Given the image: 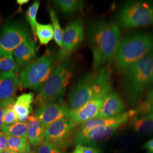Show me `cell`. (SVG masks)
Returning <instances> with one entry per match:
<instances>
[{
    "instance_id": "1",
    "label": "cell",
    "mask_w": 153,
    "mask_h": 153,
    "mask_svg": "<svg viewBox=\"0 0 153 153\" xmlns=\"http://www.w3.org/2000/svg\"><path fill=\"white\" fill-rule=\"evenodd\" d=\"M88 34L93 53V66L97 69L113 59L121 38L120 33L115 23L102 21L92 25Z\"/></svg>"
},
{
    "instance_id": "2",
    "label": "cell",
    "mask_w": 153,
    "mask_h": 153,
    "mask_svg": "<svg viewBox=\"0 0 153 153\" xmlns=\"http://www.w3.org/2000/svg\"><path fill=\"white\" fill-rule=\"evenodd\" d=\"M153 65V51L123 71L121 89L127 101L136 105L140 103L150 86Z\"/></svg>"
},
{
    "instance_id": "3",
    "label": "cell",
    "mask_w": 153,
    "mask_h": 153,
    "mask_svg": "<svg viewBox=\"0 0 153 153\" xmlns=\"http://www.w3.org/2000/svg\"><path fill=\"white\" fill-rule=\"evenodd\" d=\"M153 51V36L145 33H133L121 38L113 57L114 64L123 71L149 52Z\"/></svg>"
},
{
    "instance_id": "4",
    "label": "cell",
    "mask_w": 153,
    "mask_h": 153,
    "mask_svg": "<svg viewBox=\"0 0 153 153\" xmlns=\"http://www.w3.org/2000/svg\"><path fill=\"white\" fill-rule=\"evenodd\" d=\"M110 83L111 74L105 68L95 73L83 75L70 90L68 95L69 108L72 111L80 108Z\"/></svg>"
},
{
    "instance_id": "5",
    "label": "cell",
    "mask_w": 153,
    "mask_h": 153,
    "mask_svg": "<svg viewBox=\"0 0 153 153\" xmlns=\"http://www.w3.org/2000/svg\"><path fill=\"white\" fill-rule=\"evenodd\" d=\"M73 71V65L68 60L57 66L36 97L35 102L38 107L62 102Z\"/></svg>"
},
{
    "instance_id": "6",
    "label": "cell",
    "mask_w": 153,
    "mask_h": 153,
    "mask_svg": "<svg viewBox=\"0 0 153 153\" xmlns=\"http://www.w3.org/2000/svg\"><path fill=\"white\" fill-rule=\"evenodd\" d=\"M55 62V53L47 50L41 57L22 68L19 75L20 86L40 91L53 71Z\"/></svg>"
},
{
    "instance_id": "7",
    "label": "cell",
    "mask_w": 153,
    "mask_h": 153,
    "mask_svg": "<svg viewBox=\"0 0 153 153\" xmlns=\"http://www.w3.org/2000/svg\"><path fill=\"white\" fill-rule=\"evenodd\" d=\"M118 25L124 29L147 26L153 24V2L133 1L121 7L117 14Z\"/></svg>"
},
{
    "instance_id": "8",
    "label": "cell",
    "mask_w": 153,
    "mask_h": 153,
    "mask_svg": "<svg viewBox=\"0 0 153 153\" xmlns=\"http://www.w3.org/2000/svg\"><path fill=\"white\" fill-rule=\"evenodd\" d=\"M74 129L67 119L57 121L45 128L44 141L56 148L64 150L74 142Z\"/></svg>"
},
{
    "instance_id": "9",
    "label": "cell",
    "mask_w": 153,
    "mask_h": 153,
    "mask_svg": "<svg viewBox=\"0 0 153 153\" xmlns=\"http://www.w3.org/2000/svg\"><path fill=\"white\" fill-rule=\"evenodd\" d=\"M112 90L110 83L102 91L94 95L88 102L79 109L71 110L68 120L74 128L83 123L97 117L107 94Z\"/></svg>"
},
{
    "instance_id": "10",
    "label": "cell",
    "mask_w": 153,
    "mask_h": 153,
    "mask_svg": "<svg viewBox=\"0 0 153 153\" xmlns=\"http://www.w3.org/2000/svg\"><path fill=\"white\" fill-rule=\"evenodd\" d=\"M30 37L26 26L18 23H9L0 32V57L13 55L14 51Z\"/></svg>"
},
{
    "instance_id": "11",
    "label": "cell",
    "mask_w": 153,
    "mask_h": 153,
    "mask_svg": "<svg viewBox=\"0 0 153 153\" xmlns=\"http://www.w3.org/2000/svg\"><path fill=\"white\" fill-rule=\"evenodd\" d=\"M84 30L82 22L76 20L63 30L62 45L59 52V58L65 60L73 51L81 43L83 38Z\"/></svg>"
},
{
    "instance_id": "12",
    "label": "cell",
    "mask_w": 153,
    "mask_h": 153,
    "mask_svg": "<svg viewBox=\"0 0 153 153\" xmlns=\"http://www.w3.org/2000/svg\"><path fill=\"white\" fill-rule=\"evenodd\" d=\"M71 109L65 104L54 103L40 106L35 115L43 123L46 128L51 124L62 119H69Z\"/></svg>"
},
{
    "instance_id": "13",
    "label": "cell",
    "mask_w": 153,
    "mask_h": 153,
    "mask_svg": "<svg viewBox=\"0 0 153 153\" xmlns=\"http://www.w3.org/2000/svg\"><path fill=\"white\" fill-rule=\"evenodd\" d=\"M137 115L136 111L135 109H131L116 117L108 118H95L78 126V128L75 131L74 136L83 134L97 126H123L128 121H131V119Z\"/></svg>"
},
{
    "instance_id": "14",
    "label": "cell",
    "mask_w": 153,
    "mask_h": 153,
    "mask_svg": "<svg viewBox=\"0 0 153 153\" xmlns=\"http://www.w3.org/2000/svg\"><path fill=\"white\" fill-rule=\"evenodd\" d=\"M120 126H111L95 127L81 135H75L74 142L77 145L88 146L94 145L112 137Z\"/></svg>"
},
{
    "instance_id": "15",
    "label": "cell",
    "mask_w": 153,
    "mask_h": 153,
    "mask_svg": "<svg viewBox=\"0 0 153 153\" xmlns=\"http://www.w3.org/2000/svg\"><path fill=\"white\" fill-rule=\"evenodd\" d=\"M126 107L119 95L111 90L106 96L102 108L96 118L114 117L125 112Z\"/></svg>"
},
{
    "instance_id": "16",
    "label": "cell",
    "mask_w": 153,
    "mask_h": 153,
    "mask_svg": "<svg viewBox=\"0 0 153 153\" xmlns=\"http://www.w3.org/2000/svg\"><path fill=\"white\" fill-rule=\"evenodd\" d=\"M36 52L35 43L30 36L14 51L13 55L18 67L23 68L35 60Z\"/></svg>"
},
{
    "instance_id": "17",
    "label": "cell",
    "mask_w": 153,
    "mask_h": 153,
    "mask_svg": "<svg viewBox=\"0 0 153 153\" xmlns=\"http://www.w3.org/2000/svg\"><path fill=\"white\" fill-rule=\"evenodd\" d=\"M20 86L17 73H2L0 71V102L13 98Z\"/></svg>"
},
{
    "instance_id": "18",
    "label": "cell",
    "mask_w": 153,
    "mask_h": 153,
    "mask_svg": "<svg viewBox=\"0 0 153 153\" xmlns=\"http://www.w3.org/2000/svg\"><path fill=\"white\" fill-rule=\"evenodd\" d=\"M27 138L33 146H40L44 141L45 126L36 115L30 116L27 121Z\"/></svg>"
},
{
    "instance_id": "19",
    "label": "cell",
    "mask_w": 153,
    "mask_h": 153,
    "mask_svg": "<svg viewBox=\"0 0 153 153\" xmlns=\"http://www.w3.org/2000/svg\"><path fill=\"white\" fill-rule=\"evenodd\" d=\"M34 98L33 93H25L19 96L13 105V109L16 114L18 121L26 123L32 112V106Z\"/></svg>"
},
{
    "instance_id": "20",
    "label": "cell",
    "mask_w": 153,
    "mask_h": 153,
    "mask_svg": "<svg viewBox=\"0 0 153 153\" xmlns=\"http://www.w3.org/2000/svg\"><path fill=\"white\" fill-rule=\"evenodd\" d=\"M134 130L140 134L153 133V114L142 116H135L131 120Z\"/></svg>"
},
{
    "instance_id": "21",
    "label": "cell",
    "mask_w": 153,
    "mask_h": 153,
    "mask_svg": "<svg viewBox=\"0 0 153 153\" xmlns=\"http://www.w3.org/2000/svg\"><path fill=\"white\" fill-rule=\"evenodd\" d=\"M8 149L17 153H31L30 144L25 137L8 136Z\"/></svg>"
},
{
    "instance_id": "22",
    "label": "cell",
    "mask_w": 153,
    "mask_h": 153,
    "mask_svg": "<svg viewBox=\"0 0 153 153\" xmlns=\"http://www.w3.org/2000/svg\"><path fill=\"white\" fill-rule=\"evenodd\" d=\"M36 36L41 45H47L54 39L53 28L51 24L38 23L36 29Z\"/></svg>"
},
{
    "instance_id": "23",
    "label": "cell",
    "mask_w": 153,
    "mask_h": 153,
    "mask_svg": "<svg viewBox=\"0 0 153 153\" xmlns=\"http://www.w3.org/2000/svg\"><path fill=\"white\" fill-rule=\"evenodd\" d=\"M28 123L16 122L9 126H2L0 131L5 133L8 136L27 137Z\"/></svg>"
},
{
    "instance_id": "24",
    "label": "cell",
    "mask_w": 153,
    "mask_h": 153,
    "mask_svg": "<svg viewBox=\"0 0 153 153\" xmlns=\"http://www.w3.org/2000/svg\"><path fill=\"white\" fill-rule=\"evenodd\" d=\"M54 4L61 11L65 14H72L80 10L82 2L77 0H56Z\"/></svg>"
},
{
    "instance_id": "25",
    "label": "cell",
    "mask_w": 153,
    "mask_h": 153,
    "mask_svg": "<svg viewBox=\"0 0 153 153\" xmlns=\"http://www.w3.org/2000/svg\"><path fill=\"white\" fill-rule=\"evenodd\" d=\"M48 11L50 18L52 22V25L53 28L54 39L56 43L61 48L62 45L63 30L61 27L60 24L55 11L51 8H49Z\"/></svg>"
},
{
    "instance_id": "26",
    "label": "cell",
    "mask_w": 153,
    "mask_h": 153,
    "mask_svg": "<svg viewBox=\"0 0 153 153\" xmlns=\"http://www.w3.org/2000/svg\"><path fill=\"white\" fill-rule=\"evenodd\" d=\"M19 68L16 64L13 55H9L0 57V71L2 73H17Z\"/></svg>"
},
{
    "instance_id": "27",
    "label": "cell",
    "mask_w": 153,
    "mask_h": 153,
    "mask_svg": "<svg viewBox=\"0 0 153 153\" xmlns=\"http://www.w3.org/2000/svg\"><path fill=\"white\" fill-rule=\"evenodd\" d=\"M40 6V1H35L30 6L26 12V18L29 23L35 38H36V29L38 22L36 21V16Z\"/></svg>"
},
{
    "instance_id": "28",
    "label": "cell",
    "mask_w": 153,
    "mask_h": 153,
    "mask_svg": "<svg viewBox=\"0 0 153 153\" xmlns=\"http://www.w3.org/2000/svg\"><path fill=\"white\" fill-rule=\"evenodd\" d=\"M135 110L137 116L153 114V90L148 94L143 101L138 104L137 109Z\"/></svg>"
},
{
    "instance_id": "29",
    "label": "cell",
    "mask_w": 153,
    "mask_h": 153,
    "mask_svg": "<svg viewBox=\"0 0 153 153\" xmlns=\"http://www.w3.org/2000/svg\"><path fill=\"white\" fill-rule=\"evenodd\" d=\"M18 122L17 116L15 113L13 106L9 107L6 109L2 117V126H9Z\"/></svg>"
},
{
    "instance_id": "30",
    "label": "cell",
    "mask_w": 153,
    "mask_h": 153,
    "mask_svg": "<svg viewBox=\"0 0 153 153\" xmlns=\"http://www.w3.org/2000/svg\"><path fill=\"white\" fill-rule=\"evenodd\" d=\"M36 153H66L64 150L56 148L48 142L44 141L43 143L39 147Z\"/></svg>"
},
{
    "instance_id": "31",
    "label": "cell",
    "mask_w": 153,
    "mask_h": 153,
    "mask_svg": "<svg viewBox=\"0 0 153 153\" xmlns=\"http://www.w3.org/2000/svg\"><path fill=\"white\" fill-rule=\"evenodd\" d=\"M15 102L14 98L0 102V129L2 126V117L6 109L9 107L13 106Z\"/></svg>"
},
{
    "instance_id": "32",
    "label": "cell",
    "mask_w": 153,
    "mask_h": 153,
    "mask_svg": "<svg viewBox=\"0 0 153 153\" xmlns=\"http://www.w3.org/2000/svg\"><path fill=\"white\" fill-rule=\"evenodd\" d=\"M72 153H100L98 149L91 146L77 145Z\"/></svg>"
},
{
    "instance_id": "33",
    "label": "cell",
    "mask_w": 153,
    "mask_h": 153,
    "mask_svg": "<svg viewBox=\"0 0 153 153\" xmlns=\"http://www.w3.org/2000/svg\"><path fill=\"white\" fill-rule=\"evenodd\" d=\"M8 136L0 131V153H3L8 149Z\"/></svg>"
},
{
    "instance_id": "34",
    "label": "cell",
    "mask_w": 153,
    "mask_h": 153,
    "mask_svg": "<svg viewBox=\"0 0 153 153\" xmlns=\"http://www.w3.org/2000/svg\"><path fill=\"white\" fill-rule=\"evenodd\" d=\"M143 148L148 150L150 153H153V138L146 142L143 146Z\"/></svg>"
},
{
    "instance_id": "35",
    "label": "cell",
    "mask_w": 153,
    "mask_h": 153,
    "mask_svg": "<svg viewBox=\"0 0 153 153\" xmlns=\"http://www.w3.org/2000/svg\"><path fill=\"white\" fill-rule=\"evenodd\" d=\"M16 2V4L19 6V9L18 10V12H21L22 11V6L28 3L29 2V0H17Z\"/></svg>"
},
{
    "instance_id": "36",
    "label": "cell",
    "mask_w": 153,
    "mask_h": 153,
    "mask_svg": "<svg viewBox=\"0 0 153 153\" xmlns=\"http://www.w3.org/2000/svg\"><path fill=\"white\" fill-rule=\"evenodd\" d=\"M153 86V71H152V78L151 81L150 83V86Z\"/></svg>"
},
{
    "instance_id": "37",
    "label": "cell",
    "mask_w": 153,
    "mask_h": 153,
    "mask_svg": "<svg viewBox=\"0 0 153 153\" xmlns=\"http://www.w3.org/2000/svg\"><path fill=\"white\" fill-rule=\"evenodd\" d=\"M16 153V152H13V151H11V150H9V149H7V150H5V152H4L3 153Z\"/></svg>"
},
{
    "instance_id": "38",
    "label": "cell",
    "mask_w": 153,
    "mask_h": 153,
    "mask_svg": "<svg viewBox=\"0 0 153 153\" xmlns=\"http://www.w3.org/2000/svg\"><path fill=\"white\" fill-rule=\"evenodd\" d=\"M149 153H150V152H149Z\"/></svg>"
},
{
    "instance_id": "39",
    "label": "cell",
    "mask_w": 153,
    "mask_h": 153,
    "mask_svg": "<svg viewBox=\"0 0 153 153\" xmlns=\"http://www.w3.org/2000/svg\"><path fill=\"white\" fill-rule=\"evenodd\" d=\"M0 19H1V16H0Z\"/></svg>"
}]
</instances>
